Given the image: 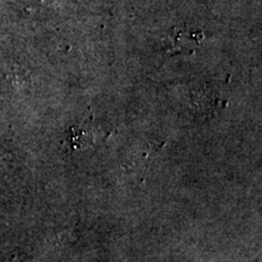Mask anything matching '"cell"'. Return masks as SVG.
Returning <instances> with one entry per match:
<instances>
[{
  "label": "cell",
  "instance_id": "obj_1",
  "mask_svg": "<svg viewBox=\"0 0 262 262\" xmlns=\"http://www.w3.org/2000/svg\"><path fill=\"white\" fill-rule=\"evenodd\" d=\"M203 33L201 31H191L187 28H175L170 38V54H189L201 44Z\"/></svg>",
  "mask_w": 262,
  "mask_h": 262
}]
</instances>
